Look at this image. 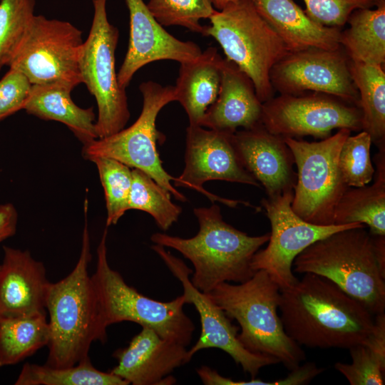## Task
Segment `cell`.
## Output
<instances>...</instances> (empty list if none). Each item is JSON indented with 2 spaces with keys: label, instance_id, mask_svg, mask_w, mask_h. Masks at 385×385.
<instances>
[{
  "label": "cell",
  "instance_id": "6da1fadb",
  "mask_svg": "<svg viewBox=\"0 0 385 385\" xmlns=\"http://www.w3.org/2000/svg\"><path fill=\"white\" fill-rule=\"evenodd\" d=\"M278 309L287 334L311 348L349 349L364 344L374 326L372 314L361 303L312 273L280 289Z\"/></svg>",
  "mask_w": 385,
  "mask_h": 385
},
{
  "label": "cell",
  "instance_id": "7a4b0ae2",
  "mask_svg": "<svg viewBox=\"0 0 385 385\" xmlns=\"http://www.w3.org/2000/svg\"><path fill=\"white\" fill-rule=\"evenodd\" d=\"M84 204L85 224L78 260L66 277L50 283L47 291L46 309L49 316V337L46 364L53 367L78 364L89 357L93 342L105 343L107 340V330L100 319L96 288L88 273L92 255L87 200Z\"/></svg>",
  "mask_w": 385,
  "mask_h": 385
},
{
  "label": "cell",
  "instance_id": "3957f363",
  "mask_svg": "<svg viewBox=\"0 0 385 385\" xmlns=\"http://www.w3.org/2000/svg\"><path fill=\"white\" fill-rule=\"evenodd\" d=\"M199 223L196 235L183 238L164 233L152 235L151 241L173 248L193 265L190 281L198 290L208 293L222 282H243L255 273L251 267L254 255L267 243L270 233L250 236L228 223L216 204L195 208Z\"/></svg>",
  "mask_w": 385,
  "mask_h": 385
},
{
  "label": "cell",
  "instance_id": "277c9868",
  "mask_svg": "<svg viewBox=\"0 0 385 385\" xmlns=\"http://www.w3.org/2000/svg\"><path fill=\"white\" fill-rule=\"evenodd\" d=\"M240 328L237 338L248 351L271 356L290 371L305 359L300 345L286 333L279 308L280 287L265 270L237 284L222 282L207 293Z\"/></svg>",
  "mask_w": 385,
  "mask_h": 385
},
{
  "label": "cell",
  "instance_id": "5b68a950",
  "mask_svg": "<svg viewBox=\"0 0 385 385\" xmlns=\"http://www.w3.org/2000/svg\"><path fill=\"white\" fill-rule=\"evenodd\" d=\"M293 270L323 277L361 303L372 314L384 312L385 277L373 235L361 224L312 243L294 260Z\"/></svg>",
  "mask_w": 385,
  "mask_h": 385
},
{
  "label": "cell",
  "instance_id": "8992f818",
  "mask_svg": "<svg viewBox=\"0 0 385 385\" xmlns=\"http://www.w3.org/2000/svg\"><path fill=\"white\" fill-rule=\"evenodd\" d=\"M205 26L222 47L226 59L235 63L252 81L259 100L273 97L272 67L289 53L282 40L261 16L252 0H239L215 10Z\"/></svg>",
  "mask_w": 385,
  "mask_h": 385
},
{
  "label": "cell",
  "instance_id": "52a82bcc",
  "mask_svg": "<svg viewBox=\"0 0 385 385\" xmlns=\"http://www.w3.org/2000/svg\"><path fill=\"white\" fill-rule=\"evenodd\" d=\"M107 234L106 227L97 247L96 270L91 276L103 327L107 330L111 324L133 322L153 329L165 339L188 346L195 327L183 311L186 304L184 295L169 302H160L129 286L108 264Z\"/></svg>",
  "mask_w": 385,
  "mask_h": 385
},
{
  "label": "cell",
  "instance_id": "ba28073f",
  "mask_svg": "<svg viewBox=\"0 0 385 385\" xmlns=\"http://www.w3.org/2000/svg\"><path fill=\"white\" fill-rule=\"evenodd\" d=\"M351 130L340 128L317 142L284 138L297 168L291 204L304 220L317 225H332L336 207L349 188L339 167V155Z\"/></svg>",
  "mask_w": 385,
  "mask_h": 385
},
{
  "label": "cell",
  "instance_id": "9c48e42d",
  "mask_svg": "<svg viewBox=\"0 0 385 385\" xmlns=\"http://www.w3.org/2000/svg\"><path fill=\"white\" fill-rule=\"evenodd\" d=\"M91 1L93 16L80 50L78 65L82 83L96 101V128L98 138H102L124 128L130 115L125 89L120 86L115 71L119 31L108 21L107 0Z\"/></svg>",
  "mask_w": 385,
  "mask_h": 385
},
{
  "label": "cell",
  "instance_id": "30bf717a",
  "mask_svg": "<svg viewBox=\"0 0 385 385\" xmlns=\"http://www.w3.org/2000/svg\"><path fill=\"white\" fill-rule=\"evenodd\" d=\"M139 90L143 107L137 120L127 128L83 145L82 155L88 160L111 158L141 170L177 200L185 202L186 197L170 183L175 178L163 168L157 150V140L163 135L156 129V118L163 107L176 101L174 86L149 81L140 83Z\"/></svg>",
  "mask_w": 385,
  "mask_h": 385
},
{
  "label": "cell",
  "instance_id": "8fae6325",
  "mask_svg": "<svg viewBox=\"0 0 385 385\" xmlns=\"http://www.w3.org/2000/svg\"><path fill=\"white\" fill-rule=\"evenodd\" d=\"M82 31L71 23L35 15L9 68L31 85L60 83L74 89L82 83L78 58Z\"/></svg>",
  "mask_w": 385,
  "mask_h": 385
},
{
  "label": "cell",
  "instance_id": "7c38bea8",
  "mask_svg": "<svg viewBox=\"0 0 385 385\" xmlns=\"http://www.w3.org/2000/svg\"><path fill=\"white\" fill-rule=\"evenodd\" d=\"M261 123L283 138L308 135L324 139L334 129L363 130L359 106L319 93L272 97L262 103Z\"/></svg>",
  "mask_w": 385,
  "mask_h": 385
},
{
  "label": "cell",
  "instance_id": "4fadbf2b",
  "mask_svg": "<svg viewBox=\"0 0 385 385\" xmlns=\"http://www.w3.org/2000/svg\"><path fill=\"white\" fill-rule=\"evenodd\" d=\"M294 190L261 200L271 224L267 246L258 250L251 261L255 272L265 270L280 289L293 285L298 279L292 272L294 259L307 247L337 231L360 223L317 225L299 217L292 209Z\"/></svg>",
  "mask_w": 385,
  "mask_h": 385
},
{
  "label": "cell",
  "instance_id": "5bb4252c",
  "mask_svg": "<svg viewBox=\"0 0 385 385\" xmlns=\"http://www.w3.org/2000/svg\"><path fill=\"white\" fill-rule=\"evenodd\" d=\"M152 249L180 282L186 304H192L200 316L201 333L196 343L188 350L190 360L202 349H220L229 354L252 379L255 378L262 368L279 363L273 356L247 350L237 338L239 327L232 323L225 312L207 294L200 292L192 284L190 278L192 270L164 247L155 244Z\"/></svg>",
  "mask_w": 385,
  "mask_h": 385
},
{
  "label": "cell",
  "instance_id": "9a60e30c",
  "mask_svg": "<svg viewBox=\"0 0 385 385\" xmlns=\"http://www.w3.org/2000/svg\"><path fill=\"white\" fill-rule=\"evenodd\" d=\"M270 81L274 91L280 94L312 91L359 106V96L351 76L349 58L340 48L289 53L272 67Z\"/></svg>",
  "mask_w": 385,
  "mask_h": 385
},
{
  "label": "cell",
  "instance_id": "2e32d148",
  "mask_svg": "<svg viewBox=\"0 0 385 385\" xmlns=\"http://www.w3.org/2000/svg\"><path fill=\"white\" fill-rule=\"evenodd\" d=\"M232 133L190 125L186 129L185 168L174 185L195 190L212 202H220L230 207L239 204L254 207L249 202L222 198L204 189L210 180H224L260 188V183L241 164L232 141Z\"/></svg>",
  "mask_w": 385,
  "mask_h": 385
},
{
  "label": "cell",
  "instance_id": "e0dca14e",
  "mask_svg": "<svg viewBox=\"0 0 385 385\" xmlns=\"http://www.w3.org/2000/svg\"><path fill=\"white\" fill-rule=\"evenodd\" d=\"M125 2L129 12L130 36L126 54L117 73L121 88L125 89L134 74L151 62L172 60L182 63L202 53L195 42L181 41L164 29L143 0Z\"/></svg>",
  "mask_w": 385,
  "mask_h": 385
},
{
  "label": "cell",
  "instance_id": "ac0fdd59",
  "mask_svg": "<svg viewBox=\"0 0 385 385\" xmlns=\"http://www.w3.org/2000/svg\"><path fill=\"white\" fill-rule=\"evenodd\" d=\"M232 141L241 164L264 188L267 197L294 190V158L283 138L271 133L261 123L236 130Z\"/></svg>",
  "mask_w": 385,
  "mask_h": 385
},
{
  "label": "cell",
  "instance_id": "d6986e66",
  "mask_svg": "<svg viewBox=\"0 0 385 385\" xmlns=\"http://www.w3.org/2000/svg\"><path fill=\"white\" fill-rule=\"evenodd\" d=\"M141 327L126 347L113 353L118 364L110 371L128 384H175L171 373L190 361L186 346L162 338L149 327Z\"/></svg>",
  "mask_w": 385,
  "mask_h": 385
},
{
  "label": "cell",
  "instance_id": "ffe728a7",
  "mask_svg": "<svg viewBox=\"0 0 385 385\" xmlns=\"http://www.w3.org/2000/svg\"><path fill=\"white\" fill-rule=\"evenodd\" d=\"M50 283L43 264L29 251L4 246L0 265V316L46 314Z\"/></svg>",
  "mask_w": 385,
  "mask_h": 385
},
{
  "label": "cell",
  "instance_id": "44dd1931",
  "mask_svg": "<svg viewBox=\"0 0 385 385\" xmlns=\"http://www.w3.org/2000/svg\"><path fill=\"white\" fill-rule=\"evenodd\" d=\"M262 108L251 79L225 58L217 97L206 111L201 126L230 133L238 128L250 129L261 124Z\"/></svg>",
  "mask_w": 385,
  "mask_h": 385
},
{
  "label": "cell",
  "instance_id": "7402d4cb",
  "mask_svg": "<svg viewBox=\"0 0 385 385\" xmlns=\"http://www.w3.org/2000/svg\"><path fill=\"white\" fill-rule=\"evenodd\" d=\"M261 16L282 40L289 53L312 48H341V28L311 19L293 0H252Z\"/></svg>",
  "mask_w": 385,
  "mask_h": 385
},
{
  "label": "cell",
  "instance_id": "603a6c76",
  "mask_svg": "<svg viewBox=\"0 0 385 385\" xmlns=\"http://www.w3.org/2000/svg\"><path fill=\"white\" fill-rule=\"evenodd\" d=\"M222 61L217 48L209 47L195 59L180 63L174 89L189 125L201 126L206 111L216 100Z\"/></svg>",
  "mask_w": 385,
  "mask_h": 385
},
{
  "label": "cell",
  "instance_id": "cb8c5ba5",
  "mask_svg": "<svg viewBox=\"0 0 385 385\" xmlns=\"http://www.w3.org/2000/svg\"><path fill=\"white\" fill-rule=\"evenodd\" d=\"M73 90L60 83L31 85L23 110L42 120L66 125L84 145L98 138L96 115L92 107L83 108L73 102Z\"/></svg>",
  "mask_w": 385,
  "mask_h": 385
},
{
  "label": "cell",
  "instance_id": "d4e9b609",
  "mask_svg": "<svg viewBox=\"0 0 385 385\" xmlns=\"http://www.w3.org/2000/svg\"><path fill=\"white\" fill-rule=\"evenodd\" d=\"M376 169L371 185L349 187L339 201L334 224L366 225L372 235H385V148L374 155Z\"/></svg>",
  "mask_w": 385,
  "mask_h": 385
},
{
  "label": "cell",
  "instance_id": "484cf974",
  "mask_svg": "<svg viewBox=\"0 0 385 385\" xmlns=\"http://www.w3.org/2000/svg\"><path fill=\"white\" fill-rule=\"evenodd\" d=\"M376 7L354 10L347 20L349 27L341 32V47L351 61L384 64L385 3Z\"/></svg>",
  "mask_w": 385,
  "mask_h": 385
},
{
  "label": "cell",
  "instance_id": "4316f807",
  "mask_svg": "<svg viewBox=\"0 0 385 385\" xmlns=\"http://www.w3.org/2000/svg\"><path fill=\"white\" fill-rule=\"evenodd\" d=\"M352 80L359 96L363 130L378 149L385 148V73L383 66L349 60Z\"/></svg>",
  "mask_w": 385,
  "mask_h": 385
},
{
  "label": "cell",
  "instance_id": "83f0119b",
  "mask_svg": "<svg viewBox=\"0 0 385 385\" xmlns=\"http://www.w3.org/2000/svg\"><path fill=\"white\" fill-rule=\"evenodd\" d=\"M49 337L46 314L0 316V366L16 364L33 355Z\"/></svg>",
  "mask_w": 385,
  "mask_h": 385
},
{
  "label": "cell",
  "instance_id": "f1b7e54d",
  "mask_svg": "<svg viewBox=\"0 0 385 385\" xmlns=\"http://www.w3.org/2000/svg\"><path fill=\"white\" fill-rule=\"evenodd\" d=\"M16 385H128L111 371L96 369L89 357L65 367L26 363Z\"/></svg>",
  "mask_w": 385,
  "mask_h": 385
},
{
  "label": "cell",
  "instance_id": "f546056e",
  "mask_svg": "<svg viewBox=\"0 0 385 385\" xmlns=\"http://www.w3.org/2000/svg\"><path fill=\"white\" fill-rule=\"evenodd\" d=\"M171 194L141 170H132V183L128 210H138L150 214L163 230L175 222L182 208L170 200Z\"/></svg>",
  "mask_w": 385,
  "mask_h": 385
},
{
  "label": "cell",
  "instance_id": "4dcf8cb0",
  "mask_svg": "<svg viewBox=\"0 0 385 385\" xmlns=\"http://www.w3.org/2000/svg\"><path fill=\"white\" fill-rule=\"evenodd\" d=\"M97 167L103 186L107 210L106 227L115 225L128 210L132 183V170L125 164L111 158L91 160Z\"/></svg>",
  "mask_w": 385,
  "mask_h": 385
},
{
  "label": "cell",
  "instance_id": "1f68e13d",
  "mask_svg": "<svg viewBox=\"0 0 385 385\" xmlns=\"http://www.w3.org/2000/svg\"><path fill=\"white\" fill-rule=\"evenodd\" d=\"M35 0H0V71L17 53L35 16Z\"/></svg>",
  "mask_w": 385,
  "mask_h": 385
},
{
  "label": "cell",
  "instance_id": "d6a6232c",
  "mask_svg": "<svg viewBox=\"0 0 385 385\" xmlns=\"http://www.w3.org/2000/svg\"><path fill=\"white\" fill-rule=\"evenodd\" d=\"M146 5L162 26H183L202 36L205 26L200 21L210 19L216 10L211 0H149Z\"/></svg>",
  "mask_w": 385,
  "mask_h": 385
},
{
  "label": "cell",
  "instance_id": "836d02e7",
  "mask_svg": "<svg viewBox=\"0 0 385 385\" xmlns=\"http://www.w3.org/2000/svg\"><path fill=\"white\" fill-rule=\"evenodd\" d=\"M371 143L369 134L364 130L349 135L344 141L339 155V167L349 187H362L372 180L375 168L370 157Z\"/></svg>",
  "mask_w": 385,
  "mask_h": 385
},
{
  "label": "cell",
  "instance_id": "e575fe53",
  "mask_svg": "<svg viewBox=\"0 0 385 385\" xmlns=\"http://www.w3.org/2000/svg\"><path fill=\"white\" fill-rule=\"evenodd\" d=\"M351 363L337 362L335 369L351 385L384 384L385 361L381 359L364 344L349 349Z\"/></svg>",
  "mask_w": 385,
  "mask_h": 385
},
{
  "label": "cell",
  "instance_id": "d590c367",
  "mask_svg": "<svg viewBox=\"0 0 385 385\" xmlns=\"http://www.w3.org/2000/svg\"><path fill=\"white\" fill-rule=\"evenodd\" d=\"M305 13L315 21L341 28L356 9L376 6L373 0H303Z\"/></svg>",
  "mask_w": 385,
  "mask_h": 385
},
{
  "label": "cell",
  "instance_id": "8d00e7d4",
  "mask_svg": "<svg viewBox=\"0 0 385 385\" xmlns=\"http://www.w3.org/2000/svg\"><path fill=\"white\" fill-rule=\"evenodd\" d=\"M31 84L20 72L9 68L0 79V121L23 110Z\"/></svg>",
  "mask_w": 385,
  "mask_h": 385
},
{
  "label": "cell",
  "instance_id": "74e56055",
  "mask_svg": "<svg viewBox=\"0 0 385 385\" xmlns=\"http://www.w3.org/2000/svg\"><path fill=\"white\" fill-rule=\"evenodd\" d=\"M381 359L385 361V314H376L374 326L366 341L364 343Z\"/></svg>",
  "mask_w": 385,
  "mask_h": 385
},
{
  "label": "cell",
  "instance_id": "f35d334b",
  "mask_svg": "<svg viewBox=\"0 0 385 385\" xmlns=\"http://www.w3.org/2000/svg\"><path fill=\"white\" fill-rule=\"evenodd\" d=\"M18 213L11 203L0 204V242L15 235Z\"/></svg>",
  "mask_w": 385,
  "mask_h": 385
},
{
  "label": "cell",
  "instance_id": "ab89813d",
  "mask_svg": "<svg viewBox=\"0 0 385 385\" xmlns=\"http://www.w3.org/2000/svg\"><path fill=\"white\" fill-rule=\"evenodd\" d=\"M375 255L379 267L383 277H385V235H373Z\"/></svg>",
  "mask_w": 385,
  "mask_h": 385
},
{
  "label": "cell",
  "instance_id": "60d3db41",
  "mask_svg": "<svg viewBox=\"0 0 385 385\" xmlns=\"http://www.w3.org/2000/svg\"><path fill=\"white\" fill-rule=\"evenodd\" d=\"M239 0H211L212 4L216 10L220 11L229 4L236 2Z\"/></svg>",
  "mask_w": 385,
  "mask_h": 385
},
{
  "label": "cell",
  "instance_id": "b9f144b4",
  "mask_svg": "<svg viewBox=\"0 0 385 385\" xmlns=\"http://www.w3.org/2000/svg\"><path fill=\"white\" fill-rule=\"evenodd\" d=\"M373 1L376 3V6L381 4L385 3V0H373Z\"/></svg>",
  "mask_w": 385,
  "mask_h": 385
}]
</instances>
